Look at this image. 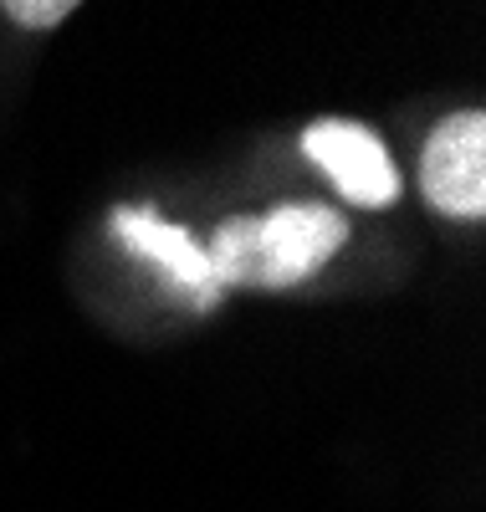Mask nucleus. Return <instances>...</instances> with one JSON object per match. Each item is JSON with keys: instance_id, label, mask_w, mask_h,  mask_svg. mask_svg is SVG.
<instances>
[{"instance_id": "obj_1", "label": "nucleus", "mask_w": 486, "mask_h": 512, "mask_svg": "<svg viewBox=\"0 0 486 512\" xmlns=\"http://www.w3.org/2000/svg\"><path fill=\"white\" fill-rule=\"evenodd\" d=\"M348 246V216L318 200H292L267 216H231L220 221L205 262L215 287H297L313 272H323Z\"/></svg>"}, {"instance_id": "obj_2", "label": "nucleus", "mask_w": 486, "mask_h": 512, "mask_svg": "<svg viewBox=\"0 0 486 512\" xmlns=\"http://www.w3.org/2000/svg\"><path fill=\"white\" fill-rule=\"evenodd\" d=\"M420 195L430 210L451 221L486 216V113L461 108L425 139L420 154Z\"/></svg>"}, {"instance_id": "obj_3", "label": "nucleus", "mask_w": 486, "mask_h": 512, "mask_svg": "<svg viewBox=\"0 0 486 512\" xmlns=\"http://www.w3.org/2000/svg\"><path fill=\"white\" fill-rule=\"evenodd\" d=\"M302 154L338 185V195L348 205L384 210V205L400 200V190H405L400 169H394V159L379 144V134L364 128V123H353V118H318V123H307L302 128Z\"/></svg>"}, {"instance_id": "obj_4", "label": "nucleus", "mask_w": 486, "mask_h": 512, "mask_svg": "<svg viewBox=\"0 0 486 512\" xmlns=\"http://www.w3.org/2000/svg\"><path fill=\"white\" fill-rule=\"evenodd\" d=\"M113 231H118L123 246H134L139 256H149L169 282H180L200 308H210L220 297V287L210 277V262H205V246L185 226L154 216V210H144V205H118L113 210Z\"/></svg>"}, {"instance_id": "obj_5", "label": "nucleus", "mask_w": 486, "mask_h": 512, "mask_svg": "<svg viewBox=\"0 0 486 512\" xmlns=\"http://www.w3.org/2000/svg\"><path fill=\"white\" fill-rule=\"evenodd\" d=\"M0 16H6L11 26H21V31H52L67 16H77V0H6Z\"/></svg>"}]
</instances>
